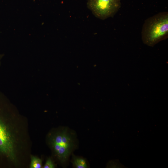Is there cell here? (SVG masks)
Masks as SVG:
<instances>
[{
	"instance_id": "1",
	"label": "cell",
	"mask_w": 168,
	"mask_h": 168,
	"mask_svg": "<svg viewBox=\"0 0 168 168\" xmlns=\"http://www.w3.org/2000/svg\"><path fill=\"white\" fill-rule=\"evenodd\" d=\"M168 36V13L163 12L147 19L143 26L142 38L143 43L154 46Z\"/></svg>"
},
{
	"instance_id": "2",
	"label": "cell",
	"mask_w": 168,
	"mask_h": 168,
	"mask_svg": "<svg viewBox=\"0 0 168 168\" xmlns=\"http://www.w3.org/2000/svg\"><path fill=\"white\" fill-rule=\"evenodd\" d=\"M4 106L0 103V162L16 161L15 139Z\"/></svg>"
},
{
	"instance_id": "3",
	"label": "cell",
	"mask_w": 168,
	"mask_h": 168,
	"mask_svg": "<svg viewBox=\"0 0 168 168\" xmlns=\"http://www.w3.org/2000/svg\"><path fill=\"white\" fill-rule=\"evenodd\" d=\"M74 133L68 128H63L53 134L50 143L57 157L61 163L67 161L76 147Z\"/></svg>"
},
{
	"instance_id": "4",
	"label": "cell",
	"mask_w": 168,
	"mask_h": 168,
	"mask_svg": "<svg viewBox=\"0 0 168 168\" xmlns=\"http://www.w3.org/2000/svg\"><path fill=\"white\" fill-rule=\"evenodd\" d=\"M120 0H88L87 6L94 15L104 20L112 17L120 7Z\"/></svg>"
},
{
	"instance_id": "5",
	"label": "cell",
	"mask_w": 168,
	"mask_h": 168,
	"mask_svg": "<svg viewBox=\"0 0 168 168\" xmlns=\"http://www.w3.org/2000/svg\"><path fill=\"white\" fill-rule=\"evenodd\" d=\"M73 166L77 168H86L87 167L86 161L84 158L74 155L72 161Z\"/></svg>"
},
{
	"instance_id": "6",
	"label": "cell",
	"mask_w": 168,
	"mask_h": 168,
	"mask_svg": "<svg viewBox=\"0 0 168 168\" xmlns=\"http://www.w3.org/2000/svg\"><path fill=\"white\" fill-rule=\"evenodd\" d=\"M42 167V160L36 156H31L30 167V168H41Z\"/></svg>"
},
{
	"instance_id": "7",
	"label": "cell",
	"mask_w": 168,
	"mask_h": 168,
	"mask_svg": "<svg viewBox=\"0 0 168 168\" xmlns=\"http://www.w3.org/2000/svg\"><path fill=\"white\" fill-rule=\"evenodd\" d=\"M55 167L54 164L52 160L50 158H48L46 161L44 168H54Z\"/></svg>"
}]
</instances>
